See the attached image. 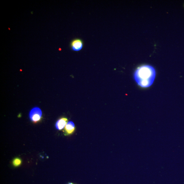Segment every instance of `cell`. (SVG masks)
Instances as JSON below:
<instances>
[{"instance_id": "6da1fadb", "label": "cell", "mask_w": 184, "mask_h": 184, "mask_svg": "<svg viewBox=\"0 0 184 184\" xmlns=\"http://www.w3.org/2000/svg\"><path fill=\"white\" fill-rule=\"evenodd\" d=\"M156 76L155 67L149 65L139 66L135 71L133 75L135 81L142 88L151 87L155 81Z\"/></svg>"}, {"instance_id": "7a4b0ae2", "label": "cell", "mask_w": 184, "mask_h": 184, "mask_svg": "<svg viewBox=\"0 0 184 184\" xmlns=\"http://www.w3.org/2000/svg\"><path fill=\"white\" fill-rule=\"evenodd\" d=\"M42 112L40 108L35 107L32 109L29 112V116L31 121L36 123L39 122L42 118Z\"/></svg>"}, {"instance_id": "3957f363", "label": "cell", "mask_w": 184, "mask_h": 184, "mask_svg": "<svg viewBox=\"0 0 184 184\" xmlns=\"http://www.w3.org/2000/svg\"><path fill=\"white\" fill-rule=\"evenodd\" d=\"M71 47L73 51H79L82 49V47H83V43L81 40L74 39L71 42Z\"/></svg>"}, {"instance_id": "277c9868", "label": "cell", "mask_w": 184, "mask_h": 184, "mask_svg": "<svg viewBox=\"0 0 184 184\" xmlns=\"http://www.w3.org/2000/svg\"><path fill=\"white\" fill-rule=\"evenodd\" d=\"M75 126L74 123L71 121L67 122L64 129V132L65 135L68 136L72 134L75 131Z\"/></svg>"}, {"instance_id": "5b68a950", "label": "cell", "mask_w": 184, "mask_h": 184, "mask_svg": "<svg viewBox=\"0 0 184 184\" xmlns=\"http://www.w3.org/2000/svg\"><path fill=\"white\" fill-rule=\"evenodd\" d=\"M67 118L63 117L59 119L56 123V128L58 130H61L65 128L67 123Z\"/></svg>"}, {"instance_id": "8992f818", "label": "cell", "mask_w": 184, "mask_h": 184, "mask_svg": "<svg viewBox=\"0 0 184 184\" xmlns=\"http://www.w3.org/2000/svg\"><path fill=\"white\" fill-rule=\"evenodd\" d=\"M22 163L21 159L19 158L14 159L12 162V163L14 167H17L20 166Z\"/></svg>"}, {"instance_id": "52a82bcc", "label": "cell", "mask_w": 184, "mask_h": 184, "mask_svg": "<svg viewBox=\"0 0 184 184\" xmlns=\"http://www.w3.org/2000/svg\"><path fill=\"white\" fill-rule=\"evenodd\" d=\"M74 184V183H69L68 184Z\"/></svg>"}]
</instances>
